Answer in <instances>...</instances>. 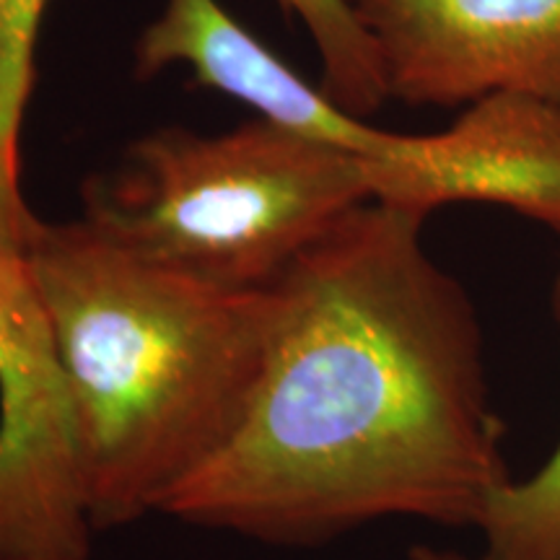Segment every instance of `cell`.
<instances>
[{
  "label": "cell",
  "mask_w": 560,
  "mask_h": 560,
  "mask_svg": "<svg viewBox=\"0 0 560 560\" xmlns=\"http://www.w3.org/2000/svg\"><path fill=\"white\" fill-rule=\"evenodd\" d=\"M429 215L366 200L268 285L265 353L231 439L161 516L310 545L376 520L478 529L511 480L470 296Z\"/></svg>",
  "instance_id": "1"
},
{
  "label": "cell",
  "mask_w": 560,
  "mask_h": 560,
  "mask_svg": "<svg viewBox=\"0 0 560 560\" xmlns=\"http://www.w3.org/2000/svg\"><path fill=\"white\" fill-rule=\"evenodd\" d=\"M26 262L66 376L91 527L161 514L247 410L268 293L182 276L86 221H42Z\"/></svg>",
  "instance_id": "2"
},
{
  "label": "cell",
  "mask_w": 560,
  "mask_h": 560,
  "mask_svg": "<svg viewBox=\"0 0 560 560\" xmlns=\"http://www.w3.org/2000/svg\"><path fill=\"white\" fill-rule=\"evenodd\" d=\"M83 198V221L145 260L219 289L262 291L371 200V187L363 159L255 120L223 136L153 132Z\"/></svg>",
  "instance_id": "3"
},
{
  "label": "cell",
  "mask_w": 560,
  "mask_h": 560,
  "mask_svg": "<svg viewBox=\"0 0 560 560\" xmlns=\"http://www.w3.org/2000/svg\"><path fill=\"white\" fill-rule=\"evenodd\" d=\"M70 397L26 255L0 252V560H89Z\"/></svg>",
  "instance_id": "4"
},
{
  "label": "cell",
  "mask_w": 560,
  "mask_h": 560,
  "mask_svg": "<svg viewBox=\"0 0 560 560\" xmlns=\"http://www.w3.org/2000/svg\"><path fill=\"white\" fill-rule=\"evenodd\" d=\"M389 100L459 107L520 94L560 112V0H348Z\"/></svg>",
  "instance_id": "5"
},
{
  "label": "cell",
  "mask_w": 560,
  "mask_h": 560,
  "mask_svg": "<svg viewBox=\"0 0 560 560\" xmlns=\"http://www.w3.org/2000/svg\"><path fill=\"white\" fill-rule=\"evenodd\" d=\"M366 172L376 202L423 215L486 202L560 234V112L529 96L490 94L433 136L395 132Z\"/></svg>",
  "instance_id": "6"
},
{
  "label": "cell",
  "mask_w": 560,
  "mask_h": 560,
  "mask_svg": "<svg viewBox=\"0 0 560 560\" xmlns=\"http://www.w3.org/2000/svg\"><path fill=\"white\" fill-rule=\"evenodd\" d=\"M192 68L195 81L260 112V120L319 140L363 161H380L392 132L338 107L322 89L285 66L215 0H166L136 45V73L151 79L170 66Z\"/></svg>",
  "instance_id": "7"
},
{
  "label": "cell",
  "mask_w": 560,
  "mask_h": 560,
  "mask_svg": "<svg viewBox=\"0 0 560 560\" xmlns=\"http://www.w3.org/2000/svg\"><path fill=\"white\" fill-rule=\"evenodd\" d=\"M306 26L322 60V91L350 115H374L389 100L369 34L348 0H278Z\"/></svg>",
  "instance_id": "8"
},
{
  "label": "cell",
  "mask_w": 560,
  "mask_h": 560,
  "mask_svg": "<svg viewBox=\"0 0 560 560\" xmlns=\"http://www.w3.org/2000/svg\"><path fill=\"white\" fill-rule=\"evenodd\" d=\"M552 312L560 327V268ZM478 532L486 560H560V444L540 470L499 490Z\"/></svg>",
  "instance_id": "9"
},
{
  "label": "cell",
  "mask_w": 560,
  "mask_h": 560,
  "mask_svg": "<svg viewBox=\"0 0 560 560\" xmlns=\"http://www.w3.org/2000/svg\"><path fill=\"white\" fill-rule=\"evenodd\" d=\"M47 0H0V187L19 190V136L37 68V37Z\"/></svg>",
  "instance_id": "10"
},
{
  "label": "cell",
  "mask_w": 560,
  "mask_h": 560,
  "mask_svg": "<svg viewBox=\"0 0 560 560\" xmlns=\"http://www.w3.org/2000/svg\"><path fill=\"white\" fill-rule=\"evenodd\" d=\"M39 223L21 195H11L0 187V252L26 255Z\"/></svg>",
  "instance_id": "11"
},
{
  "label": "cell",
  "mask_w": 560,
  "mask_h": 560,
  "mask_svg": "<svg viewBox=\"0 0 560 560\" xmlns=\"http://www.w3.org/2000/svg\"><path fill=\"white\" fill-rule=\"evenodd\" d=\"M410 560H486V558L482 556L470 558L457 550H441V548H429V545H420V548L410 550Z\"/></svg>",
  "instance_id": "12"
}]
</instances>
